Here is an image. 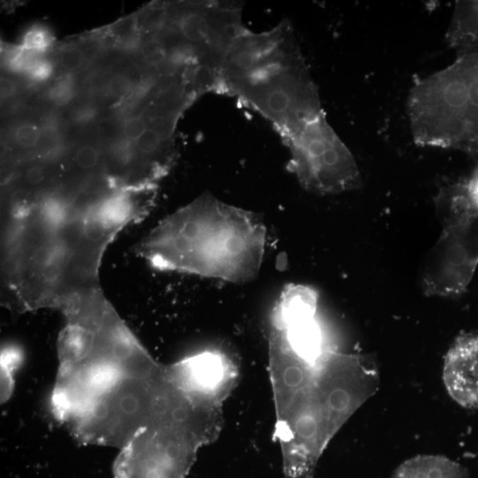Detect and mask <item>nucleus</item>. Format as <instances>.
I'll list each match as a JSON object with an SVG mask.
<instances>
[{
    "label": "nucleus",
    "mask_w": 478,
    "mask_h": 478,
    "mask_svg": "<svg viewBox=\"0 0 478 478\" xmlns=\"http://www.w3.org/2000/svg\"><path fill=\"white\" fill-rule=\"evenodd\" d=\"M266 240L260 216L204 193L159 222L134 251L158 271L244 283L261 271Z\"/></svg>",
    "instance_id": "obj_1"
},
{
    "label": "nucleus",
    "mask_w": 478,
    "mask_h": 478,
    "mask_svg": "<svg viewBox=\"0 0 478 478\" xmlns=\"http://www.w3.org/2000/svg\"><path fill=\"white\" fill-rule=\"evenodd\" d=\"M217 93L239 99L280 137L324 112L288 21L260 33L244 28L223 60Z\"/></svg>",
    "instance_id": "obj_2"
},
{
    "label": "nucleus",
    "mask_w": 478,
    "mask_h": 478,
    "mask_svg": "<svg viewBox=\"0 0 478 478\" xmlns=\"http://www.w3.org/2000/svg\"><path fill=\"white\" fill-rule=\"evenodd\" d=\"M411 133L419 147L453 149L478 159V52L418 79L407 102Z\"/></svg>",
    "instance_id": "obj_3"
},
{
    "label": "nucleus",
    "mask_w": 478,
    "mask_h": 478,
    "mask_svg": "<svg viewBox=\"0 0 478 478\" xmlns=\"http://www.w3.org/2000/svg\"><path fill=\"white\" fill-rule=\"evenodd\" d=\"M379 375L368 356L325 352L302 391L292 448L318 460L329 439L377 392Z\"/></svg>",
    "instance_id": "obj_4"
},
{
    "label": "nucleus",
    "mask_w": 478,
    "mask_h": 478,
    "mask_svg": "<svg viewBox=\"0 0 478 478\" xmlns=\"http://www.w3.org/2000/svg\"><path fill=\"white\" fill-rule=\"evenodd\" d=\"M288 148V168L305 190L334 195L359 189L361 176L352 152L321 112L280 137Z\"/></svg>",
    "instance_id": "obj_5"
},
{
    "label": "nucleus",
    "mask_w": 478,
    "mask_h": 478,
    "mask_svg": "<svg viewBox=\"0 0 478 478\" xmlns=\"http://www.w3.org/2000/svg\"><path fill=\"white\" fill-rule=\"evenodd\" d=\"M478 266V214L443 232L424 261L421 287L428 296L462 295Z\"/></svg>",
    "instance_id": "obj_6"
},
{
    "label": "nucleus",
    "mask_w": 478,
    "mask_h": 478,
    "mask_svg": "<svg viewBox=\"0 0 478 478\" xmlns=\"http://www.w3.org/2000/svg\"><path fill=\"white\" fill-rule=\"evenodd\" d=\"M318 295L311 287L290 285L283 289L274 312V325L288 348L314 367L325 352L322 334L315 320Z\"/></svg>",
    "instance_id": "obj_7"
},
{
    "label": "nucleus",
    "mask_w": 478,
    "mask_h": 478,
    "mask_svg": "<svg viewBox=\"0 0 478 478\" xmlns=\"http://www.w3.org/2000/svg\"><path fill=\"white\" fill-rule=\"evenodd\" d=\"M443 377L457 403L478 409V334L464 335L456 340L446 354Z\"/></svg>",
    "instance_id": "obj_8"
},
{
    "label": "nucleus",
    "mask_w": 478,
    "mask_h": 478,
    "mask_svg": "<svg viewBox=\"0 0 478 478\" xmlns=\"http://www.w3.org/2000/svg\"><path fill=\"white\" fill-rule=\"evenodd\" d=\"M180 365V379L190 391L207 393L215 391L222 382L224 365L216 353H202Z\"/></svg>",
    "instance_id": "obj_9"
},
{
    "label": "nucleus",
    "mask_w": 478,
    "mask_h": 478,
    "mask_svg": "<svg viewBox=\"0 0 478 478\" xmlns=\"http://www.w3.org/2000/svg\"><path fill=\"white\" fill-rule=\"evenodd\" d=\"M446 41L459 55L478 52V1L456 2Z\"/></svg>",
    "instance_id": "obj_10"
},
{
    "label": "nucleus",
    "mask_w": 478,
    "mask_h": 478,
    "mask_svg": "<svg viewBox=\"0 0 478 478\" xmlns=\"http://www.w3.org/2000/svg\"><path fill=\"white\" fill-rule=\"evenodd\" d=\"M465 467L443 455H419L397 467L392 478H467Z\"/></svg>",
    "instance_id": "obj_11"
},
{
    "label": "nucleus",
    "mask_w": 478,
    "mask_h": 478,
    "mask_svg": "<svg viewBox=\"0 0 478 478\" xmlns=\"http://www.w3.org/2000/svg\"><path fill=\"white\" fill-rule=\"evenodd\" d=\"M78 92L79 88L76 76L62 73L45 89V98L56 108H65L74 101Z\"/></svg>",
    "instance_id": "obj_12"
},
{
    "label": "nucleus",
    "mask_w": 478,
    "mask_h": 478,
    "mask_svg": "<svg viewBox=\"0 0 478 478\" xmlns=\"http://www.w3.org/2000/svg\"><path fill=\"white\" fill-rule=\"evenodd\" d=\"M125 118L118 115L99 117L93 124L96 143L106 149L123 140V127Z\"/></svg>",
    "instance_id": "obj_13"
},
{
    "label": "nucleus",
    "mask_w": 478,
    "mask_h": 478,
    "mask_svg": "<svg viewBox=\"0 0 478 478\" xmlns=\"http://www.w3.org/2000/svg\"><path fill=\"white\" fill-rule=\"evenodd\" d=\"M27 51L37 55H46L55 45V37L51 30L42 24H34L24 32L19 44Z\"/></svg>",
    "instance_id": "obj_14"
},
{
    "label": "nucleus",
    "mask_w": 478,
    "mask_h": 478,
    "mask_svg": "<svg viewBox=\"0 0 478 478\" xmlns=\"http://www.w3.org/2000/svg\"><path fill=\"white\" fill-rule=\"evenodd\" d=\"M38 56L40 55L27 51L20 45H11L2 42V67L11 74L25 76Z\"/></svg>",
    "instance_id": "obj_15"
},
{
    "label": "nucleus",
    "mask_w": 478,
    "mask_h": 478,
    "mask_svg": "<svg viewBox=\"0 0 478 478\" xmlns=\"http://www.w3.org/2000/svg\"><path fill=\"white\" fill-rule=\"evenodd\" d=\"M56 67L62 69L63 74H76L86 69L91 63L86 53L76 44L63 45L56 53Z\"/></svg>",
    "instance_id": "obj_16"
},
{
    "label": "nucleus",
    "mask_w": 478,
    "mask_h": 478,
    "mask_svg": "<svg viewBox=\"0 0 478 478\" xmlns=\"http://www.w3.org/2000/svg\"><path fill=\"white\" fill-rule=\"evenodd\" d=\"M71 106L63 117L64 122L74 127H86L92 125L99 118L101 110L94 101H80Z\"/></svg>",
    "instance_id": "obj_17"
},
{
    "label": "nucleus",
    "mask_w": 478,
    "mask_h": 478,
    "mask_svg": "<svg viewBox=\"0 0 478 478\" xmlns=\"http://www.w3.org/2000/svg\"><path fill=\"white\" fill-rule=\"evenodd\" d=\"M137 86L136 81L125 71L113 73L106 84L105 94L116 101H127Z\"/></svg>",
    "instance_id": "obj_18"
},
{
    "label": "nucleus",
    "mask_w": 478,
    "mask_h": 478,
    "mask_svg": "<svg viewBox=\"0 0 478 478\" xmlns=\"http://www.w3.org/2000/svg\"><path fill=\"white\" fill-rule=\"evenodd\" d=\"M56 71L55 60L46 55L38 56L25 76L33 84H44L52 79Z\"/></svg>",
    "instance_id": "obj_19"
},
{
    "label": "nucleus",
    "mask_w": 478,
    "mask_h": 478,
    "mask_svg": "<svg viewBox=\"0 0 478 478\" xmlns=\"http://www.w3.org/2000/svg\"><path fill=\"white\" fill-rule=\"evenodd\" d=\"M148 123L144 115L125 118L123 127V136L126 140L136 142L147 130Z\"/></svg>",
    "instance_id": "obj_20"
},
{
    "label": "nucleus",
    "mask_w": 478,
    "mask_h": 478,
    "mask_svg": "<svg viewBox=\"0 0 478 478\" xmlns=\"http://www.w3.org/2000/svg\"><path fill=\"white\" fill-rule=\"evenodd\" d=\"M0 92H1V102L4 103L12 101L17 97L20 92V84L14 78L6 74H2L1 81H0Z\"/></svg>",
    "instance_id": "obj_21"
}]
</instances>
